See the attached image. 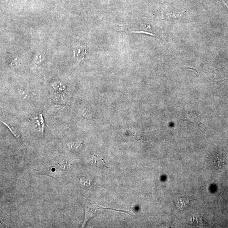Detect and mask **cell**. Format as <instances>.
Returning a JSON list of instances; mask_svg holds the SVG:
<instances>
[{"mask_svg": "<svg viewBox=\"0 0 228 228\" xmlns=\"http://www.w3.org/2000/svg\"><path fill=\"white\" fill-rule=\"evenodd\" d=\"M85 215L84 221L82 225V228L85 227L88 222L96 215L102 214L107 210H115L116 211L125 212L130 215L128 211L121 210H116L110 208H107L100 207L94 201L85 199Z\"/></svg>", "mask_w": 228, "mask_h": 228, "instance_id": "obj_1", "label": "cell"}, {"mask_svg": "<svg viewBox=\"0 0 228 228\" xmlns=\"http://www.w3.org/2000/svg\"><path fill=\"white\" fill-rule=\"evenodd\" d=\"M190 200L189 197H179L175 200V205L180 210H186L189 206Z\"/></svg>", "mask_w": 228, "mask_h": 228, "instance_id": "obj_2", "label": "cell"}, {"mask_svg": "<svg viewBox=\"0 0 228 228\" xmlns=\"http://www.w3.org/2000/svg\"><path fill=\"white\" fill-rule=\"evenodd\" d=\"M90 164L93 166L100 169L108 168L103 158L97 155H92Z\"/></svg>", "mask_w": 228, "mask_h": 228, "instance_id": "obj_3", "label": "cell"}, {"mask_svg": "<svg viewBox=\"0 0 228 228\" xmlns=\"http://www.w3.org/2000/svg\"><path fill=\"white\" fill-rule=\"evenodd\" d=\"M1 122L3 123L5 126H6L7 127V128H9V130L16 137V138L18 140L20 143L21 145L22 146V147L23 148V146H22V143L20 141V134H19L18 132V131L16 130V129H15V128H14L13 127L10 126V125H8L6 123H4V122H3V121H2V120H1Z\"/></svg>", "mask_w": 228, "mask_h": 228, "instance_id": "obj_4", "label": "cell"}, {"mask_svg": "<svg viewBox=\"0 0 228 228\" xmlns=\"http://www.w3.org/2000/svg\"><path fill=\"white\" fill-rule=\"evenodd\" d=\"M80 181L82 185L86 187H89L92 183L91 179L86 177H82L80 178Z\"/></svg>", "mask_w": 228, "mask_h": 228, "instance_id": "obj_5", "label": "cell"}, {"mask_svg": "<svg viewBox=\"0 0 228 228\" xmlns=\"http://www.w3.org/2000/svg\"><path fill=\"white\" fill-rule=\"evenodd\" d=\"M80 145L76 143H71L69 144V147L73 151H77L80 147Z\"/></svg>", "mask_w": 228, "mask_h": 228, "instance_id": "obj_6", "label": "cell"}, {"mask_svg": "<svg viewBox=\"0 0 228 228\" xmlns=\"http://www.w3.org/2000/svg\"><path fill=\"white\" fill-rule=\"evenodd\" d=\"M39 119L40 121L41 124V132H42V134H43L44 132V118L43 117V115L42 114H40L39 116Z\"/></svg>", "mask_w": 228, "mask_h": 228, "instance_id": "obj_7", "label": "cell"}, {"mask_svg": "<svg viewBox=\"0 0 228 228\" xmlns=\"http://www.w3.org/2000/svg\"><path fill=\"white\" fill-rule=\"evenodd\" d=\"M195 113V115H196V119H197V124H198L199 126L200 127V125H201L204 126L205 127H207L206 126L204 125V124H202V122H201L200 121V120H199V118H198V117H197V115H196V113Z\"/></svg>", "mask_w": 228, "mask_h": 228, "instance_id": "obj_8", "label": "cell"}, {"mask_svg": "<svg viewBox=\"0 0 228 228\" xmlns=\"http://www.w3.org/2000/svg\"><path fill=\"white\" fill-rule=\"evenodd\" d=\"M226 6H227V7L228 9V6H227V5H226Z\"/></svg>", "mask_w": 228, "mask_h": 228, "instance_id": "obj_9", "label": "cell"}]
</instances>
